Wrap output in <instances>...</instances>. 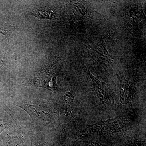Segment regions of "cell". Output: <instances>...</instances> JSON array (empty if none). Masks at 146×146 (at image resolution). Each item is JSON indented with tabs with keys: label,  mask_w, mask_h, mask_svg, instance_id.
<instances>
[{
	"label": "cell",
	"mask_w": 146,
	"mask_h": 146,
	"mask_svg": "<svg viewBox=\"0 0 146 146\" xmlns=\"http://www.w3.org/2000/svg\"><path fill=\"white\" fill-rule=\"evenodd\" d=\"M1 60H0V66H1Z\"/></svg>",
	"instance_id": "7c38bea8"
},
{
	"label": "cell",
	"mask_w": 146,
	"mask_h": 146,
	"mask_svg": "<svg viewBox=\"0 0 146 146\" xmlns=\"http://www.w3.org/2000/svg\"><path fill=\"white\" fill-rule=\"evenodd\" d=\"M132 93L129 85H125V84L121 86L120 94V102L123 104H126L129 102L131 100Z\"/></svg>",
	"instance_id": "3957f363"
},
{
	"label": "cell",
	"mask_w": 146,
	"mask_h": 146,
	"mask_svg": "<svg viewBox=\"0 0 146 146\" xmlns=\"http://www.w3.org/2000/svg\"><path fill=\"white\" fill-rule=\"evenodd\" d=\"M7 127V126L4 123L0 121V134Z\"/></svg>",
	"instance_id": "30bf717a"
},
{
	"label": "cell",
	"mask_w": 146,
	"mask_h": 146,
	"mask_svg": "<svg viewBox=\"0 0 146 146\" xmlns=\"http://www.w3.org/2000/svg\"><path fill=\"white\" fill-rule=\"evenodd\" d=\"M143 142L136 140H131L125 142L120 146H142Z\"/></svg>",
	"instance_id": "52a82bcc"
},
{
	"label": "cell",
	"mask_w": 146,
	"mask_h": 146,
	"mask_svg": "<svg viewBox=\"0 0 146 146\" xmlns=\"http://www.w3.org/2000/svg\"><path fill=\"white\" fill-rule=\"evenodd\" d=\"M39 80L42 86L50 90L56 89V75L51 69H46L42 71L39 76Z\"/></svg>",
	"instance_id": "7a4b0ae2"
},
{
	"label": "cell",
	"mask_w": 146,
	"mask_h": 146,
	"mask_svg": "<svg viewBox=\"0 0 146 146\" xmlns=\"http://www.w3.org/2000/svg\"><path fill=\"white\" fill-rule=\"evenodd\" d=\"M9 31L8 30L0 24V33L3 35L7 39H9Z\"/></svg>",
	"instance_id": "9c48e42d"
},
{
	"label": "cell",
	"mask_w": 146,
	"mask_h": 146,
	"mask_svg": "<svg viewBox=\"0 0 146 146\" xmlns=\"http://www.w3.org/2000/svg\"><path fill=\"white\" fill-rule=\"evenodd\" d=\"M52 13L44 9H37L35 11L33 14L35 17L41 19H50L52 17Z\"/></svg>",
	"instance_id": "8992f818"
},
{
	"label": "cell",
	"mask_w": 146,
	"mask_h": 146,
	"mask_svg": "<svg viewBox=\"0 0 146 146\" xmlns=\"http://www.w3.org/2000/svg\"></svg>",
	"instance_id": "4fadbf2b"
},
{
	"label": "cell",
	"mask_w": 146,
	"mask_h": 146,
	"mask_svg": "<svg viewBox=\"0 0 146 146\" xmlns=\"http://www.w3.org/2000/svg\"><path fill=\"white\" fill-rule=\"evenodd\" d=\"M39 107H35L34 105H30L28 106V110L30 112L33 114H36L37 117L42 118V119L47 120V118L49 117L47 111L42 110V109L39 110Z\"/></svg>",
	"instance_id": "277c9868"
},
{
	"label": "cell",
	"mask_w": 146,
	"mask_h": 146,
	"mask_svg": "<svg viewBox=\"0 0 146 146\" xmlns=\"http://www.w3.org/2000/svg\"><path fill=\"white\" fill-rule=\"evenodd\" d=\"M64 106L66 111L69 110L75 102V98L71 92H67L64 95Z\"/></svg>",
	"instance_id": "5b68a950"
},
{
	"label": "cell",
	"mask_w": 146,
	"mask_h": 146,
	"mask_svg": "<svg viewBox=\"0 0 146 146\" xmlns=\"http://www.w3.org/2000/svg\"><path fill=\"white\" fill-rule=\"evenodd\" d=\"M129 125V120L120 117L88 126L82 132V136L108 135L119 132Z\"/></svg>",
	"instance_id": "6da1fadb"
},
{
	"label": "cell",
	"mask_w": 146,
	"mask_h": 146,
	"mask_svg": "<svg viewBox=\"0 0 146 146\" xmlns=\"http://www.w3.org/2000/svg\"><path fill=\"white\" fill-rule=\"evenodd\" d=\"M84 146H100V144L97 143H91L90 145L89 144H87V145H85Z\"/></svg>",
	"instance_id": "8fae6325"
},
{
	"label": "cell",
	"mask_w": 146,
	"mask_h": 146,
	"mask_svg": "<svg viewBox=\"0 0 146 146\" xmlns=\"http://www.w3.org/2000/svg\"><path fill=\"white\" fill-rule=\"evenodd\" d=\"M9 146H23L21 141L17 138H13L10 139Z\"/></svg>",
	"instance_id": "ba28073f"
}]
</instances>
